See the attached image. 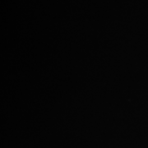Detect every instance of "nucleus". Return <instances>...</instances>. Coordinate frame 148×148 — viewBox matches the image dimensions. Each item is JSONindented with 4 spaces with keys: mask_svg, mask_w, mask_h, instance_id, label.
Masks as SVG:
<instances>
[]
</instances>
